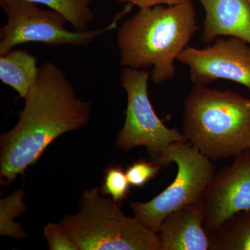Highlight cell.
I'll return each instance as SVG.
<instances>
[{"label": "cell", "instance_id": "obj_3", "mask_svg": "<svg viewBox=\"0 0 250 250\" xmlns=\"http://www.w3.org/2000/svg\"><path fill=\"white\" fill-rule=\"evenodd\" d=\"M183 134L211 161L250 149V98L195 84L184 104Z\"/></svg>", "mask_w": 250, "mask_h": 250}, {"label": "cell", "instance_id": "obj_12", "mask_svg": "<svg viewBox=\"0 0 250 250\" xmlns=\"http://www.w3.org/2000/svg\"><path fill=\"white\" fill-rule=\"evenodd\" d=\"M37 58L24 49H11L0 56V80L25 98L39 76Z\"/></svg>", "mask_w": 250, "mask_h": 250}, {"label": "cell", "instance_id": "obj_6", "mask_svg": "<svg viewBox=\"0 0 250 250\" xmlns=\"http://www.w3.org/2000/svg\"><path fill=\"white\" fill-rule=\"evenodd\" d=\"M7 17L0 29V56L16 46L27 42H41L50 46L70 45L85 47L117 27L119 18L107 27L93 30L72 31L64 27L66 18L54 10L41 9L26 0L0 1Z\"/></svg>", "mask_w": 250, "mask_h": 250}, {"label": "cell", "instance_id": "obj_19", "mask_svg": "<svg viewBox=\"0 0 250 250\" xmlns=\"http://www.w3.org/2000/svg\"><path fill=\"white\" fill-rule=\"evenodd\" d=\"M118 2L127 3V4L137 6L140 9L151 8L157 5H167L174 6L183 4V3L192 1V0H116Z\"/></svg>", "mask_w": 250, "mask_h": 250}, {"label": "cell", "instance_id": "obj_16", "mask_svg": "<svg viewBox=\"0 0 250 250\" xmlns=\"http://www.w3.org/2000/svg\"><path fill=\"white\" fill-rule=\"evenodd\" d=\"M130 184L121 166H109L105 170L101 192L103 195H110L115 202L121 203L129 193Z\"/></svg>", "mask_w": 250, "mask_h": 250}, {"label": "cell", "instance_id": "obj_14", "mask_svg": "<svg viewBox=\"0 0 250 250\" xmlns=\"http://www.w3.org/2000/svg\"><path fill=\"white\" fill-rule=\"evenodd\" d=\"M22 188L15 190L9 196L0 200V234L16 239L27 238L28 234L15 219L27 211Z\"/></svg>", "mask_w": 250, "mask_h": 250}, {"label": "cell", "instance_id": "obj_11", "mask_svg": "<svg viewBox=\"0 0 250 250\" xmlns=\"http://www.w3.org/2000/svg\"><path fill=\"white\" fill-rule=\"evenodd\" d=\"M206 13L202 40L233 36L250 44V0H199Z\"/></svg>", "mask_w": 250, "mask_h": 250}, {"label": "cell", "instance_id": "obj_10", "mask_svg": "<svg viewBox=\"0 0 250 250\" xmlns=\"http://www.w3.org/2000/svg\"><path fill=\"white\" fill-rule=\"evenodd\" d=\"M161 250H208L209 238L198 202L174 210L163 220L157 233Z\"/></svg>", "mask_w": 250, "mask_h": 250}, {"label": "cell", "instance_id": "obj_9", "mask_svg": "<svg viewBox=\"0 0 250 250\" xmlns=\"http://www.w3.org/2000/svg\"><path fill=\"white\" fill-rule=\"evenodd\" d=\"M198 203L208 234L231 215L250 209V149L215 172Z\"/></svg>", "mask_w": 250, "mask_h": 250}, {"label": "cell", "instance_id": "obj_1", "mask_svg": "<svg viewBox=\"0 0 250 250\" xmlns=\"http://www.w3.org/2000/svg\"><path fill=\"white\" fill-rule=\"evenodd\" d=\"M90 111L91 104L77 96L63 70L54 62H44L17 124L0 136L1 185L24 175L54 140L88 124Z\"/></svg>", "mask_w": 250, "mask_h": 250}, {"label": "cell", "instance_id": "obj_4", "mask_svg": "<svg viewBox=\"0 0 250 250\" xmlns=\"http://www.w3.org/2000/svg\"><path fill=\"white\" fill-rule=\"evenodd\" d=\"M80 250H161L157 233L95 187L81 196L80 209L59 223Z\"/></svg>", "mask_w": 250, "mask_h": 250}, {"label": "cell", "instance_id": "obj_17", "mask_svg": "<svg viewBox=\"0 0 250 250\" xmlns=\"http://www.w3.org/2000/svg\"><path fill=\"white\" fill-rule=\"evenodd\" d=\"M161 167L150 161L140 160L131 164L126 170V177L130 185L134 187H143L154 178Z\"/></svg>", "mask_w": 250, "mask_h": 250}, {"label": "cell", "instance_id": "obj_5", "mask_svg": "<svg viewBox=\"0 0 250 250\" xmlns=\"http://www.w3.org/2000/svg\"><path fill=\"white\" fill-rule=\"evenodd\" d=\"M150 161L161 167L171 163L177 166L175 179L164 191L150 201L130 205L135 218L157 233L167 215L184 206L200 202L215 173V166L188 142L172 143L161 155Z\"/></svg>", "mask_w": 250, "mask_h": 250}, {"label": "cell", "instance_id": "obj_15", "mask_svg": "<svg viewBox=\"0 0 250 250\" xmlns=\"http://www.w3.org/2000/svg\"><path fill=\"white\" fill-rule=\"evenodd\" d=\"M6 1V0H0ZM47 6L62 15L75 31L88 30V25L95 18L90 7V0H26Z\"/></svg>", "mask_w": 250, "mask_h": 250}, {"label": "cell", "instance_id": "obj_2", "mask_svg": "<svg viewBox=\"0 0 250 250\" xmlns=\"http://www.w3.org/2000/svg\"><path fill=\"white\" fill-rule=\"evenodd\" d=\"M199 29L192 1L140 9L117 33L121 65L152 67L150 80L160 84L172 80L174 62Z\"/></svg>", "mask_w": 250, "mask_h": 250}, {"label": "cell", "instance_id": "obj_18", "mask_svg": "<svg viewBox=\"0 0 250 250\" xmlns=\"http://www.w3.org/2000/svg\"><path fill=\"white\" fill-rule=\"evenodd\" d=\"M43 236L50 250H80L67 236L60 224L49 223L44 228Z\"/></svg>", "mask_w": 250, "mask_h": 250}, {"label": "cell", "instance_id": "obj_8", "mask_svg": "<svg viewBox=\"0 0 250 250\" xmlns=\"http://www.w3.org/2000/svg\"><path fill=\"white\" fill-rule=\"evenodd\" d=\"M177 61L189 67L194 84L229 80L250 91V44L239 38L218 37L205 49L188 45Z\"/></svg>", "mask_w": 250, "mask_h": 250}, {"label": "cell", "instance_id": "obj_7", "mask_svg": "<svg viewBox=\"0 0 250 250\" xmlns=\"http://www.w3.org/2000/svg\"><path fill=\"white\" fill-rule=\"evenodd\" d=\"M151 72L125 67L121 73L122 86L127 95L125 121L116 140V147L123 151L144 146L150 160L161 155L176 142H188L177 128L170 129L156 114L148 94Z\"/></svg>", "mask_w": 250, "mask_h": 250}, {"label": "cell", "instance_id": "obj_13", "mask_svg": "<svg viewBox=\"0 0 250 250\" xmlns=\"http://www.w3.org/2000/svg\"><path fill=\"white\" fill-rule=\"evenodd\" d=\"M208 235V250H250V209L231 215Z\"/></svg>", "mask_w": 250, "mask_h": 250}]
</instances>
